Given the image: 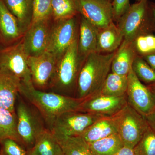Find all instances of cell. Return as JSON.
Segmentation results:
<instances>
[{
    "instance_id": "20",
    "label": "cell",
    "mask_w": 155,
    "mask_h": 155,
    "mask_svg": "<svg viewBox=\"0 0 155 155\" xmlns=\"http://www.w3.org/2000/svg\"><path fill=\"white\" fill-rule=\"evenodd\" d=\"M123 41V37L114 22L98 31L97 52L110 54L116 51Z\"/></svg>"
},
{
    "instance_id": "32",
    "label": "cell",
    "mask_w": 155,
    "mask_h": 155,
    "mask_svg": "<svg viewBox=\"0 0 155 155\" xmlns=\"http://www.w3.org/2000/svg\"><path fill=\"white\" fill-rule=\"evenodd\" d=\"M0 152L5 155H27L26 148L12 139L8 138L0 142Z\"/></svg>"
},
{
    "instance_id": "36",
    "label": "cell",
    "mask_w": 155,
    "mask_h": 155,
    "mask_svg": "<svg viewBox=\"0 0 155 155\" xmlns=\"http://www.w3.org/2000/svg\"><path fill=\"white\" fill-rule=\"evenodd\" d=\"M113 155H134L133 149L124 146Z\"/></svg>"
},
{
    "instance_id": "12",
    "label": "cell",
    "mask_w": 155,
    "mask_h": 155,
    "mask_svg": "<svg viewBox=\"0 0 155 155\" xmlns=\"http://www.w3.org/2000/svg\"><path fill=\"white\" fill-rule=\"evenodd\" d=\"M78 14L97 28L114 22L112 2L107 0H75Z\"/></svg>"
},
{
    "instance_id": "31",
    "label": "cell",
    "mask_w": 155,
    "mask_h": 155,
    "mask_svg": "<svg viewBox=\"0 0 155 155\" xmlns=\"http://www.w3.org/2000/svg\"><path fill=\"white\" fill-rule=\"evenodd\" d=\"M52 0H33V14L31 24L49 20L52 16Z\"/></svg>"
},
{
    "instance_id": "13",
    "label": "cell",
    "mask_w": 155,
    "mask_h": 155,
    "mask_svg": "<svg viewBox=\"0 0 155 155\" xmlns=\"http://www.w3.org/2000/svg\"><path fill=\"white\" fill-rule=\"evenodd\" d=\"M127 104L126 94L120 97H110L99 94L84 100L77 111L102 116H112L118 114Z\"/></svg>"
},
{
    "instance_id": "22",
    "label": "cell",
    "mask_w": 155,
    "mask_h": 155,
    "mask_svg": "<svg viewBox=\"0 0 155 155\" xmlns=\"http://www.w3.org/2000/svg\"><path fill=\"white\" fill-rule=\"evenodd\" d=\"M17 116L15 111L0 107V142L10 138L24 146L17 130Z\"/></svg>"
},
{
    "instance_id": "17",
    "label": "cell",
    "mask_w": 155,
    "mask_h": 155,
    "mask_svg": "<svg viewBox=\"0 0 155 155\" xmlns=\"http://www.w3.org/2000/svg\"><path fill=\"white\" fill-rule=\"evenodd\" d=\"M119 113L114 116L101 117L90 126L81 136L89 143L118 133Z\"/></svg>"
},
{
    "instance_id": "25",
    "label": "cell",
    "mask_w": 155,
    "mask_h": 155,
    "mask_svg": "<svg viewBox=\"0 0 155 155\" xmlns=\"http://www.w3.org/2000/svg\"><path fill=\"white\" fill-rule=\"evenodd\" d=\"M127 88V75H120L110 72L99 94L108 96H122L126 94Z\"/></svg>"
},
{
    "instance_id": "1",
    "label": "cell",
    "mask_w": 155,
    "mask_h": 155,
    "mask_svg": "<svg viewBox=\"0 0 155 155\" xmlns=\"http://www.w3.org/2000/svg\"><path fill=\"white\" fill-rule=\"evenodd\" d=\"M19 94L35 107L41 114L48 129L51 130L61 114L77 111L83 100L37 89L32 83L21 82Z\"/></svg>"
},
{
    "instance_id": "16",
    "label": "cell",
    "mask_w": 155,
    "mask_h": 155,
    "mask_svg": "<svg viewBox=\"0 0 155 155\" xmlns=\"http://www.w3.org/2000/svg\"><path fill=\"white\" fill-rule=\"evenodd\" d=\"M24 35L18 19L0 0V44L8 45L19 40Z\"/></svg>"
},
{
    "instance_id": "15",
    "label": "cell",
    "mask_w": 155,
    "mask_h": 155,
    "mask_svg": "<svg viewBox=\"0 0 155 155\" xmlns=\"http://www.w3.org/2000/svg\"><path fill=\"white\" fill-rule=\"evenodd\" d=\"M21 79L12 72L0 68V107L15 111V105L20 91Z\"/></svg>"
},
{
    "instance_id": "10",
    "label": "cell",
    "mask_w": 155,
    "mask_h": 155,
    "mask_svg": "<svg viewBox=\"0 0 155 155\" xmlns=\"http://www.w3.org/2000/svg\"><path fill=\"white\" fill-rule=\"evenodd\" d=\"M126 92L127 103L142 115H148L155 107V93L141 82L132 69L128 73Z\"/></svg>"
},
{
    "instance_id": "5",
    "label": "cell",
    "mask_w": 155,
    "mask_h": 155,
    "mask_svg": "<svg viewBox=\"0 0 155 155\" xmlns=\"http://www.w3.org/2000/svg\"><path fill=\"white\" fill-rule=\"evenodd\" d=\"M17 130L23 145L27 150L32 149L40 134L47 128L37 110L19 94L15 105Z\"/></svg>"
},
{
    "instance_id": "38",
    "label": "cell",
    "mask_w": 155,
    "mask_h": 155,
    "mask_svg": "<svg viewBox=\"0 0 155 155\" xmlns=\"http://www.w3.org/2000/svg\"><path fill=\"white\" fill-rule=\"evenodd\" d=\"M27 155H40L38 153L36 152V151L34 149V148L29 150L28 151V153Z\"/></svg>"
},
{
    "instance_id": "34",
    "label": "cell",
    "mask_w": 155,
    "mask_h": 155,
    "mask_svg": "<svg viewBox=\"0 0 155 155\" xmlns=\"http://www.w3.org/2000/svg\"><path fill=\"white\" fill-rule=\"evenodd\" d=\"M145 117L149 127L155 131V107L150 114Z\"/></svg>"
},
{
    "instance_id": "42",
    "label": "cell",
    "mask_w": 155,
    "mask_h": 155,
    "mask_svg": "<svg viewBox=\"0 0 155 155\" xmlns=\"http://www.w3.org/2000/svg\"><path fill=\"white\" fill-rule=\"evenodd\" d=\"M141 1V0H137V2H140V1Z\"/></svg>"
},
{
    "instance_id": "27",
    "label": "cell",
    "mask_w": 155,
    "mask_h": 155,
    "mask_svg": "<svg viewBox=\"0 0 155 155\" xmlns=\"http://www.w3.org/2000/svg\"><path fill=\"white\" fill-rule=\"evenodd\" d=\"M51 10L55 21L73 18L78 14L75 0H52Z\"/></svg>"
},
{
    "instance_id": "41",
    "label": "cell",
    "mask_w": 155,
    "mask_h": 155,
    "mask_svg": "<svg viewBox=\"0 0 155 155\" xmlns=\"http://www.w3.org/2000/svg\"><path fill=\"white\" fill-rule=\"evenodd\" d=\"M107 1H109V2H112V0H107Z\"/></svg>"
},
{
    "instance_id": "9",
    "label": "cell",
    "mask_w": 155,
    "mask_h": 155,
    "mask_svg": "<svg viewBox=\"0 0 155 155\" xmlns=\"http://www.w3.org/2000/svg\"><path fill=\"white\" fill-rule=\"evenodd\" d=\"M58 60L55 56L48 51L36 57H28L27 64L35 88L44 91H48Z\"/></svg>"
},
{
    "instance_id": "6",
    "label": "cell",
    "mask_w": 155,
    "mask_h": 155,
    "mask_svg": "<svg viewBox=\"0 0 155 155\" xmlns=\"http://www.w3.org/2000/svg\"><path fill=\"white\" fill-rule=\"evenodd\" d=\"M149 127L145 116L128 104L119 112L118 134L124 146L133 149Z\"/></svg>"
},
{
    "instance_id": "39",
    "label": "cell",
    "mask_w": 155,
    "mask_h": 155,
    "mask_svg": "<svg viewBox=\"0 0 155 155\" xmlns=\"http://www.w3.org/2000/svg\"><path fill=\"white\" fill-rule=\"evenodd\" d=\"M148 86L151 89V90H152L155 93V83L150 84V85H148Z\"/></svg>"
},
{
    "instance_id": "4",
    "label": "cell",
    "mask_w": 155,
    "mask_h": 155,
    "mask_svg": "<svg viewBox=\"0 0 155 155\" xmlns=\"http://www.w3.org/2000/svg\"><path fill=\"white\" fill-rule=\"evenodd\" d=\"M117 22L123 40L128 41L132 42L139 35L152 33L155 31L148 0H141L130 5Z\"/></svg>"
},
{
    "instance_id": "14",
    "label": "cell",
    "mask_w": 155,
    "mask_h": 155,
    "mask_svg": "<svg viewBox=\"0 0 155 155\" xmlns=\"http://www.w3.org/2000/svg\"><path fill=\"white\" fill-rule=\"evenodd\" d=\"M49 20L31 24L24 34L23 45L28 57H36L47 51L52 27Z\"/></svg>"
},
{
    "instance_id": "8",
    "label": "cell",
    "mask_w": 155,
    "mask_h": 155,
    "mask_svg": "<svg viewBox=\"0 0 155 155\" xmlns=\"http://www.w3.org/2000/svg\"><path fill=\"white\" fill-rule=\"evenodd\" d=\"M103 116L78 111L66 112L57 118L50 130L58 137L80 136Z\"/></svg>"
},
{
    "instance_id": "21",
    "label": "cell",
    "mask_w": 155,
    "mask_h": 155,
    "mask_svg": "<svg viewBox=\"0 0 155 155\" xmlns=\"http://www.w3.org/2000/svg\"><path fill=\"white\" fill-rule=\"evenodd\" d=\"M7 8L18 19L25 34L31 25L33 0H2Z\"/></svg>"
},
{
    "instance_id": "43",
    "label": "cell",
    "mask_w": 155,
    "mask_h": 155,
    "mask_svg": "<svg viewBox=\"0 0 155 155\" xmlns=\"http://www.w3.org/2000/svg\"><path fill=\"white\" fill-rule=\"evenodd\" d=\"M61 155H63V153H62V154H61Z\"/></svg>"
},
{
    "instance_id": "37",
    "label": "cell",
    "mask_w": 155,
    "mask_h": 155,
    "mask_svg": "<svg viewBox=\"0 0 155 155\" xmlns=\"http://www.w3.org/2000/svg\"><path fill=\"white\" fill-rule=\"evenodd\" d=\"M150 8L151 11L155 27V3L149 2Z\"/></svg>"
},
{
    "instance_id": "26",
    "label": "cell",
    "mask_w": 155,
    "mask_h": 155,
    "mask_svg": "<svg viewBox=\"0 0 155 155\" xmlns=\"http://www.w3.org/2000/svg\"><path fill=\"white\" fill-rule=\"evenodd\" d=\"M34 148L40 155H61L62 153L57 140L48 128L37 137Z\"/></svg>"
},
{
    "instance_id": "2",
    "label": "cell",
    "mask_w": 155,
    "mask_h": 155,
    "mask_svg": "<svg viewBox=\"0 0 155 155\" xmlns=\"http://www.w3.org/2000/svg\"><path fill=\"white\" fill-rule=\"evenodd\" d=\"M115 52L93 53L85 58L78 78L75 97L84 100L100 93L111 72Z\"/></svg>"
},
{
    "instance_id": "19",
    "label": "cell",
    "mask_w": 155,
    "mask_h": 155,
    "mask_svg": "<svg viewBox=\"0 0 155 155\" xmlns=\"http://www.w3.org/2000/svg\"><path fill=\"white\" fill-rule=\"evenodd\" d=\"M137 55L132 42L123 40L115 52L111 64V72L127 75L132 69V64Z\"/></svg>"
},
{
    "instance_id": "3",
    "label": "cell",
    "mask_w": 155,
    "mask_h": 155,
    "mask_svg": "<svg viewBox=\"0 0 155 155\" xmlns=\"http://www.w3.org/2000/svg\"><path fill=\"white\" fill-rule=\"evenodd\" d=\"M78 37L60 59L48 91L75 97L78 78L83 60L78 52Z\"/></svg>"
},
{
    "instance_id": "24",
    "label": "cell",
    "mask_w": 155,
    "mask_h": 155,
    "mask_svg": "<svg viewBox=\"0 0 155 155\" xmlns=\"http://www.w3.org/2000/svg\"><path fill=\"white\" fill-rule=\"evenodd\" d=\"M88 144L94 155H113L124 147L118 133Z\"/></svg>"
},
{
    "instance_id": "35",
    "label": "cell",
    "mask_w": 155,
    "mask_h": 155,
    "mask_svg": "<svg viewBox=\"0 0 155 155\" xmlns=\"http://www.w3.org/2000/svg\"><path fill=\"white\" fill-rule=\"evenodd\" d=\"M142 57L146 61L147 63L155 70V52Z\"/></svg>"
},
{
    "instance_id": "7",
    "label": "cell",
    "mask_w": 155,
    "mask_h": 155,
    "mask_svg": "<svg viewBox=\"0 0 155 155\" xmlns=\"http://www.w3.org/2000/svg\"><path fill=\"white\" fill-rule=\"evenodd\" d=\"M27 58L22 38L11 44H0V68L8 70L22 82L29 84L32 83Z\"/></svg>"
},
{
    "instance_id": "33",
    "label": "cell",
    "mask_w": 155,
    "mask_h": 155,
    "mask_svg": "<svg viewBox=\"0 0 155 155\" xmlns=\"http://www.w3.org/2000/svg\"><path fill=\"white\" fill-rule=\"evenodd\" d=\"M112 6L114 20L118 22L119 18L130 7V0H113Z\"/></svg>"
},
{
    "instance_id": "28",
    "label": "cell",
    "mask_w": 155,
    "mask_h": 155,
    "mask_svg": "<svg viewBox=\"0 0 155 155\" xmlns=\"http://www.w3.org/2000/svg\"><path fill=\"white\" fill-rule=\"evenodd\" d=\"M132 70L141 82L148 85L155 83V70L141 56L137 55L135 57Z\"/></svg>"
},
{
    "instance_id": "11",
    "label": "cell",
    "mask_w": 155,
    "mask_h": 155,
    "mask_svg": "<svg viewBox=\"0 0 155 155\" xmlns=\"http://www.w3.org/2000/svg\"><path fill=\"white\" fill-rule=\"evenodd\" d=\"M55 22L52 27L47 51L59 59L77 38V22L75 17Z\"/></svg>"
},
{
    "instance_id": "23",
    "label": "cell",
    "mask_w": 155,
    "mask_h": 155,
    "mask_svg": "<svg viewBox=\"0 0 155 155\" xmlns=\"http://www.w3.org/2000/svg\"><path fill=\"white\" fill-rule=\"evenodd\" d=\"M55 137L63 155H94L88 143L81 136Z\"/></svg>"
},
{
    "instance_id": "40",
    "label": "cell",
    "mask_w": 155,
    "mask_h": 155,
    "mask_svg": "<svg viewBox=\"0 0 155 155\" xmlns=\"http://www.w3.org/2000/svg\"><path fill=\"white\" fill-rule=\"evenodd\" d=\"M0 155H5L4 154H3L2 153V152H0Z\"/></svg>"
},
{
    "instance_id": "29",
    "label": "cell",
    "mask_w": 155,
    "mask_h": 155,
    "mask_svg": "<svg viewBox=\"0 0 155 155\" xmlns=\"http://www.w3.org/2000/svg\"><path fill=\"white\" fill-rule=\"evenodd\" d=\"M133 149L134 155H155V131L149 127Z\"/></svg>"
},
{
    "instance_id": "30",
    "label": "cell",
    "mask_w": 155,
    "mask_h": 155,
    "mask_svg": "<svg viewBox=\"0 0 155 155\" xmlns=\"http://www.w3.org/2000/svg\"><path fill=\"white\" fill-rule=\"evenodd\" d=\"M132 43L136 52L139 56L143 57L155 52V36L152 33L139 35Z\"/></svg>"
},
{
    "instance_id": "18",
    "label": "cell",
    "mask_w": 155,
    "mask_h": 155,
    "mask_svg": "<svg viewBox=\"0 0 155 155\" xmlns=\"http://www.w3.org/2000/svg\"><path fill=\"white\" fill-rule=\"evenodd\" d=\"M78 46L79 55L82 60L90 54L97 52L98 28L81 16L79 22Z\"/></svg>"
}]
</instances>
